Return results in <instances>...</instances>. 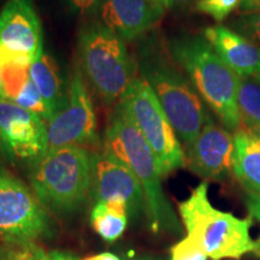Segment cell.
Returning <instances> with one entry per match:
<instances>
[{
  "mask_svg": "<svg viewBox=\"0 0 260 260\" xmlns=\"http://www.w3.org/2000/svg\"><path fill=\"white\" fill-rule=\"evenodd\" d=\"M14 103L17 105L22 106L23 109L28 110L39 117H41L45 122H48L52 118V113L48 109L45 100L42 99L40 93L38 92L37 87L34 86V83L31 82V80L28 81V83L25 84L24 88L22 89V92L18 94V96L16 98Z\"/></svg>",
  "mask_w": 260,
  "mask_h": 260,
  "instance_id": "obj_22",
  "label": "cell"
},
{
  "mask_svg": "<svg viewBox=\"0 0 260 260\" xmlns=\"http://www.w3.org/2000/svg\"><path fill=\"white\" fill-rule=\"evenodd\" d=\"M168 45L171 56L187 75L201 100L224 128L237 132L241 128L237 110L239 76L204 37L184 35Z\"/></svg>",
  "mask_w": 260,
  "mask_h": 260,
  "instance_id": "obj_4",
  "label": "cell"
},
{
  "mask_svg": "<svg viewBox=\"0 0 260 260\" xmlns=\"http://www.w3.org/2000/svg\"><path fill=\"white\" fill-rule=\"evenodd\" d=\"M30 65L17 59H0V81L3 99L15 102L25 84L30 80Z\"/></svg>",
  "mask_w": 260,
  "mask_h": 260,
  "instance_id": "obj_20",
  "label": "cell"
},
{
  "mask_svg": "<svg viewBox=\"0 0 260 260\" xmlns=\"http://www.w3.org/2000/svg\"><path fill=\"white\" fill-rule=\"evenodd\" d=\"M3 248V247H2ZM2 248H0V260H2Z\"/></svg>",
  "mask_w": 260,
  "mask_h": 260,
  "instance_id": "obj_36",
  "label": "cell"
},
{
  "mask_svg": "<svg viewBox=\"0 0 260 260\" xmlns=\"http://www.w3.org/2000/svg\"><path fill=\"white\" fill-rule=\"evenodd\" d=\"M239 9L242 14L260 11V0H241Z\"/></svg>",
  "mask_w": 260,
  "mask_h": 260,
  "instance_id": "obj_29",
  "label": "cell"
},
{
  "mask_svg": "<svg viewBox=\"0 0 260 260\" xmlns=\"http://www.w3.org/2000/svg\"><path fill=\"white\" fill-rule=\"evenodd\" d=\"M53 234L50 213L30 187L0 162V242L37 243Z\"/></svg>",
  "mask_w": 260,
  "mask_h": 260,
  "instance_id": "obj_8",
  "label": "cell"
},
{
  "mask_svg": "<svg viewBox=\"0 0 260 260\" xmlns=\"http://www.w3.org/2000/svg\"><path fill=\"white\" fill-rule=\"evenodd\" d=\"M246 205L252 218L260 222V194H249L246 199Z\"/></svg>",
  "mask_w": 260,
  "mask_h": 260,
  "instance_id": "obj_28",
  "label": "cell"
},
{
  "mask_svg": "<svg viewBox=\"0 0 260 260\" xmlns=\"http://www.w3.org/2000/svg\"><path fill=\"white\" fill-rule=\"evenodd\" d=\"M2 260H81L64 251H46L38 243L5 246L2 248Z\"/></svg>",
  "mask_w": 260,
  "mask_h": 260,
  "instance_id": "obj_21",
  "label": "cell"
},
{
  "mask_svg": "<svg viewBox=\"0 0 260 260\" xmlns=\"http://www.w3.org/2000/svg\"><path fill=\"white\" fill-rule=\"evenodd\" d=\"M234 135L207 118L199 135L184 147L186 167L206 181H224L233 174Z\"/></svg>",
  "mask_w": 260,
  "mask_h": 260,
  "instance_id": "obj_13",
  "label": "cell"
},
{
  "mask_svg": "<svg viewBox=\"0 0 260 260\" xmlns=\"http://www.w3.org/2000/svg\"><path fill=\"white\" fill-rule=\"evenodd\" d=\"M234 144L233 175L249 194H260V140L241 128L234 134Z\"/></svg>",
  "mask_w": 260,
  "mask_h": 260,
  "instance_id": "obj_16",
  "label": "cell"
},
{
  "mask_svg": "<svg viewBox=\"0 0 260 260\" xmlns=\"http://www.w3.org/2000/svg\"><path fill=\"white\" fill-rule=\"evenodd\" d=\"M30 80L53 117L63 107L67 92L57 61L45 51L30 65Z\"/></svg>",
  "mask_w": 260,
  "mask_h": 260,
  "instance_id": "obj_17",
  "label": "cell"
},
{
  "mask_svg": "<svg viewBox=\"0 0 260 260\" xmlns=\"http://www.w3.org/2000/svg\"><path fill=\"white\" fill-rule=\"evenodd\" d=\"M206 252L194 237L187 235L170 248V260H207Z\"/></svg>",
  "mask_w": 260,
  "mask_h": 260,
  "instance_id": "obj_24",
  "label": "cell"
},
{
  "mask_svg": "<svg viewBox=\"0 0 260 260\" xmlns=\"http://www.w3.org/2000/svg\"><path fill=\"white\" fill-rule=\"evenodd\" d=\"M103 0H65L68 8L74 14L83 18H94L99 14Z\"/></svg>",
  "mask_w": 260,
  "mask_h": 260,
  "instance_id": "obj_26",
  "label": "cell"
},
{
  "mask_svg": "<svg viewBox=\"0 0 260 260\" xmlns=\"http://www.w3.org/2000/svg\"><path fill=\"white\" fill-rule=\"evenodd\" d=\"M138 41L134 57L139 76L153 90L186 147L210 117L204 102L159 35L147 34Z\"/></svg>",
  "mask_w": 260,
  "mask_h": 260,
  "instance_id": "obj_1",
  "label": "cell"
},
{
  "mask_svg": "<svg viewBox=\"0 0 260 260\" xmlns=\"http://www.w3.org/2000/svg\"><path fill=\"white\" fill-rule=\"evenodd\" d=\"M103 151L123 162L141 184L146 200V218L155 234L180 235L182 225L161 186L157 160L141 133L116 105L103 139Z\"/></svg>",
  "mask_w": 260,
  "mask_h": 260,
  "instance_id": "obj_2",
  "label": "cell"
},
{
  "mask_svg": "<svg viewBox=\"0 0 260 260\" xmlns=\"http://www.w3.org/2000/svg\"><path fill=\"white\" fill-rule=\"evenodd\" d=\"M79 56L83 75L106 105H117L139 75L135 57L125 41L99 19L81 29Z\"/></svg>",
  "mask_w": 260,
  "mask_h": 260,
  "instance_id": "obj_5",
  "label": "cell"
},
{
  "mask_svg": "<svg viewBox=\"0 0 260 260\" xmlns=\"http://www.w3.org/2000/svg\"><path fill=\"white\" fill-rule=\"evenodd\" d=\"M42 52V25L34 2L8 0L0 11V53L32 63Z\"/></svg>",
  "mask_w": 260,
  "mask_h": 260,
  "instance_id": "obj_12",
  "label": "cell"
},
{
  "mask_svg": "<svg viewBox=\"0 0 260 260\" xmlns=\"http://www.w3.org/2000/svg\"><path fill=\"white\" fill-rule=\"evenodd\" d=\"M46 128L47 149L100 145L95 109L80 67H75L71 75L63 107L46 123Z\"/></svg>",
  "mask_w": 260,
  "mask_h": 260,
  "instance_id": "obj_9",
  "label": "cell"
},
{
  "mask_svg": "<svg viewBox=\"0 0 260 260\" xmlns=\"http://www.w3.org/2000/svg\"><path fill=\"white\" fill-rule=\"evenodd\" d=\"M153 152L161 177L186 167V154L174 126L151 87L136 76L117 104Z\"/></svg>",
  "mask_w": 260,
  "mask_h": 260,
  "instance_id": "obj_7",
  "label": "cell"
},
{
  "mask_svg": "<svg viewBox=\"0 0 260 260\" xmlns=\"http://www.w3.org/2000/svg\"><path fill=\"white\" fill-rule=\"evenodd\" d=\"M241 0H197L195 9L201 14L209 15L214 21L222 22L240 8Z\"/></svg>",
  "mask_w": 260,
  "mask_h": 260,
  "instance_id": "obj_23",
  "label": "cell"
},
{
  "mask_svg": "<svg viewBox=\"0 0 260 260\" xmlns=\"http://www.w3.org/2000/svg\"><path fill=\"white\" fill-rule=\"evenodd\" d=\"M81 260H122V259L119 258L118 255L113 254V253L104 252V253H99V254H95V255L86 256V258H83Z\"/></svg>",
  "mask_w": 260,
  "mask_h": 260,
  "instance_id": "obj_30",
  "label": "cell"
},
{
  "mask_svg": "<svg viewBox=\"0 0 260 260\" xmlns=\"http://www.w3.org/2000/svg\"><path fill=\"white\" fill-rule=\"evenodd\" d=\"M248 132H251L252 134L254 135L256 139H259V140H260V125L255 126V128H253V129H251V130H248Z\"/></svg>",
  "mask_w": 260,
  "mask_h": 260,
  "instance_id": "obj_32",
  "label": "cell"
},
{
  "mask_svg": "<svg viewBox=\"0 0 260 260\" xmlns=\"http://www.w3.org/2000/svg\"><path fill=\"white\" fill-rule=\"evenodd\" d=\"M178 212L187 235L200 243L211 260L240 259L254 252L255 242L249 233L252 219L216 209L209 199L207 182H201L178 204Z\"/></svg>",
  "mask_w": 260,
  "mask_h": 260,
  "instance_id": "obj_6",
  "label": "cell"
},
{
  "mask_svg": "<svg viewBox=\"0 0 260 260\" xmlns=\"http://www.w3.org/2000/svg\"><path fill=\"white\" fill-rule=\"evenodd\" d=\"M90 200L124 205L133 219L146 216L145 194L138 178L123 162L103 149L93 152Z\"/></svg>",
  "mask_w": 260,
  "mask_h": 260,
  "instance_id": "obj_10",
  "label": "cell"
},
{
  "mask_svg": "<svg viewBox=\"0 0 260 260\" xmlns=\"http://www.w3.org/2000/svg\"><path fill=\"white\" fill-rule=\"evenodd\" d=\"M203 37L239 77L260 73V48L234 29L212 25L205 28Z\"/></svg>",
  "mask_w": 260,
  "mask_h": 260,
  "instance_id": "obj_15",
  "label": "cell"
},
{
  "mask_svg": "<svg viewBox=\"0 0 260 260\" xmlns=\"http://www.w3.org/2000/svg\"><path fill=\"white\" fill-rule=\"evenodd\" d=\"M130 260H167L162 256H158V255H142L140 258H135V259H130Z\"/></svg>",
  "mask_w": 260,
  "mask_h": 260,
  "instance_id": "obj_31",
  "label": "cell"
},
{
  "mask_svg": "<svg viewBox=\"0 0 260 260\" xmlns=\"http://www.w3.org/2000/svg\"><path fill=\"white\" fill-rule=\"evenodd\" d=\"M237 110L242 129L251 130L260 125V82L253 76L239 77Z\"/></svg>",
  "mask_w": 260,
  "mask_h": 260,
  "instance_id": "obj_19",
  "label": "cell"
},
{
  "mask_svg": "<svg viewBox=\"0 0 260 260\" xmlns=\"http://www.w3.org/2000/svg\"><path fill=\"white\" fill-rule=\"evenodd\" d=\"M153 4H155L158 8L164 10V11H168V10H176V9H182L186 8L194 0H151Z\"/></svg>",
  "mask_w": 260,
  "mask_h": 260,
  "instance_id": "obj_27",
  "label": "cell"
},
{
  "mask_svg": "<svg viewBox=\"0 0 260 260\" xmlns=\"http://www.w3.org/2000/svg\"><path fill=\"white\" fill-rule=\"evenodd\" d=\"M0 99H3V95H2V81H0Z\"/></svg>",
  "mask_w": 260,
  "mask_h": 260,
  "instance_id": "obj_35",
  "label": "cell"
},
{
  "mask_svg": "<svg viewBox=\"0 0 260 260\" xmlns=\"http://www.w3.org/2000/svg\"><path fill=\"white\" fill-rule=\"evenodd\" d=\"M129 214L124 205L115 203H94L90 211V224L104 241L115 242L123 235L128 225Z\"/></svg>",
  "mask_w": 260,
  "mask_h": 260,
  "instance_id": "obj_18",
  "label": "cell"
},
{
  "mask_svg": "<svg viewBox=\"0 0 260 260\" xmlns=\"http://www.w3.org/2000/svg\"><path fill=\"white\" fill-rule=\"evenodd\" d=\"M93 152L80 146L50 148L29 160L28 180L48 213L73 216L90 200Z\"/></svg>",
  "mask_w": 260,
  "mask_h": 260,
  "instance_id": "obj_3",
  "label": "cell"
},
{
  "mask_svg": "<svg viewBox=\"0 0 260 260\" xmlns=\"http://www.w3.org/2000/svg\"><path fill=\"white\" fill-rule=\"evenodd\" d=\"M47 148L46 122L14 102L0 99V155L32 160Z\"/></svg>",
  "mask_w": 260,
  "mask_h": 260,
  "instance_id": "obj_11",
  "label": "cell"
},
{
  "mask_svg": "<svg viewBox=\"0 0 260 260\" xmlns=\"http://www.w3.org/2000/svg\"><path fill=\"white\" fill-rule=\"evenodd\" d=\"M0 248H2V246H0Z\"/></svg>",
  "mask_w": 260,
  "mask_h": 260,
  "instance_id": "obj_37",
  "label": "cell"
},
{
  "mask_svg": "<svg viewBox=\"0 0 260 260\" xmlns=\"http://www.w3.org/2000/svg\"><path fill=\"white\" fill-rule=\"evenodd\" d=\"M253 77H254V79H255L256 81H259V82H260V73H258V74H255V75H254V76H253Z\"/></svg>",
  "mask_w": 260,
  "mask_h": 260,
  "instance_id": "obj_34",
  "label": "cell"
},
{
  "mask_svg": "<svg viewBox=\"0 0 260 260\" xmlns=\"http://www.w3.org/2000/svg\"><path fill=\"white\" fill-rule=\"evenodd\" d=\"M233 29L260 48V11L241 14L233 22Z\"/></svg>",
  "mask_w": 260,
  "mask_h": 260,
  "instance_id": "obj_25",
  "label": "cell"
},
{
  "mask_svg": "<svg viewBox=\"0 0 260 260\" xmlns=\"http://www.w3.org/2000/svg\"><path fill=\"white\" fill-rule=\"evenodd\" d=\"M254 253L256 255L259 256L260 258V237L258 240H256V242H255V248H254Z\"/></svg>",
  "mask_w": 260,
  "mask_h": 260,
  "instance_id": "obj_33",
  "label": "cell"
},
{
  "mask_svg": "<svg viewBox=\"0 0 260 260\" xmlns=\"http://www.w3.org/2000/svg\"><path fill=\"white\" fill-rule=\"evenodd\" d=\"M164 14L151 0H103L98 19L125 42H132L147 35Z\"/></svg>",
  "mask_w": 260,
  "mask_h": 260,
  "instance_id": "obj_14",
  "label": "cell"
}]
</instances>
